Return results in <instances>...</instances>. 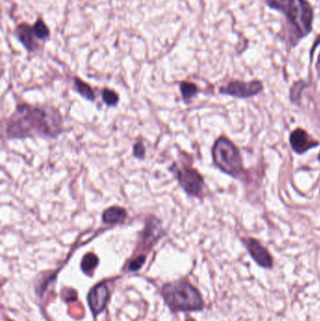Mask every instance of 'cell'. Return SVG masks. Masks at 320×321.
<instances>
[{"label": "cell", "mask_w": 320, "mask_h": 321, "mask_svg": "<svg viewBox=\"0 0 320 321\" xmlns=\"http://www.w3.org/2000/svg\"><path fill=\"white\" fill-rule=\"evenodd\" d=\"M32 28H33L34 35L37 39H45L49 37L50 31L48 27L45 25V23L42 19L37 20Z\"/></svg>", "instance_id": "5bb4252c"}, {"label": "cell", "mask_w": 320, "mask_h": 321, "mask_svg": "<svg viewBox=\"0 0 320 321\" xmlns=\"http://www.w3.org/2000/svg\"><path fill=\"white\" fill-rule=\"evenodd\" d=\"M98 264H99V259H98L97 255H95L94 254H87L82 259L81 268H82L85 273L89 274L90 272H92L96 269Z\"/></svg>", "instance_id": "7c38bea8"}, {"label": "cell", "mask_w": 320, "mask_h": 321, "mask_svg": "<svg viewBox=\"0 0 320 321\" xmlns=\"http://www.w3.org/2000/svg\"><path fill=\"white\" fill-rule=\"evenodd\" d=\"M212 157L222 171L237 177L243 171V159L235 145L226 137H220L212 149Z\"/></svg>", "instance_id": "277c9868"}, {"label": "cell", "mask_w": 320, "mask_h": 321, "mask_svg": "<svg viewBox=\"0 0 320 321\" xmlns=\"http://www.w3.org/2000/svg\"><path fill=\"white\" fill-rule=\"evenodd\" d=\"M266 3L285 13L294 28L295 39L305 37L312 30L313 10L306 0H266Z\"/></svg>", "instance_id": "7a4b0ae2"}, {"label": "cell", "mask_w": 320, "mask_h": 321, "mask_svg": "<svg viewBox=\"0 0 320 321\" xmlns=\"http://www.w3.org/2000/svg\"><path fill=\"white\" fill-rule=\"evenodd\" d=\"M246 247L251 256L259 266L270 269L272 267V257L268 250L254 238H248L245 240Z\"/></svg>", "instance_id": "52a82bcc"}, {"label": "cell", "mask_w": 320, "mask_h": 321, "mask_svg": "<svg viewBox=\"0 0 320 321\" xmlns=\"http://www.w3.org/2000/svg\"><path fill=\"white\" fill-rule=\"evenodd\" d=\"M163 296L173 310H201L204 305L197 288L186 281L167 284L163 288Z\"/></svg>", "instance_id": "3957f363"}, {"label": "cell", "mask_w": 320, "mask_h": 321, "mask_svg": "<svg viewBox=\"0 0 320 321\" xmlns=\"http://www.w3.org/2000/svg\"><path fill=\"white\" fill-rule=\"evenodd\" d=\"M133 153H134V156L137 157L139 159L144 158V156H145V147H144L143 143L138 142V143L134 145Z\"/></svg>", "instance_id": "ac0fdd59"}, {"label": "cell", "mask_w": 320, "mask_h": 321, "mask_svg": "<svg viewBox=\"0 0 320 321\" xmlns=\"http://www.w3.org/2000/svg\"><path fill=\"white\" fill-rule=\"evenodd\" d=\"M262 89L263 87L259 81H253L250 83L234 81L228 84L226 88L221 89V92L238 98H249L258 94Z\"/></svg>", "instance_id": "8992f818"}, {"label": "cell", "mask_w": 320, "mask_h": 321, "mask_svg": "<svg viewBox=\"0 0 320 321\" xmlns=\"http://www.w3.org/2000/svg\"><path fill=\"white\" fill-rule=\"evenodd\" d=\"M145 261H146V256H145V255H139L138 257H136L135 259H133V260L130 263V266H129L130 271H138L139 269H141V267L143 266Z\"/></svg>", "instance_id": "e0dca14e"}, {"label": "cell", "mask_w": 320, "mask_h": 321, "mask_svg": "<svg viewBox=\"0 0 320 321\" xmlns=\"http://www.w3.org/2000/svg\"><path fill=\"white\" fill-rule=\"evenodd\" d=\"M17 38L21 42V44L24 45V47L27 50L33 52L37 50L38 45L35 42V35H34L33 28L28 24H21L17 27L15 30Z\"/></svg>", "instance_id": "30bf717a"}, {"label": "cell", "mask_w": 320, "mask_h": 321, "mask_svg": "<svg viewBox=\"0 0 320 321\" xmlns=\"http://www.w3.org/2000/svg\"><path fill=\"white\" fill-rule=\"evenodd\" d=\"M181 91L183 95V99L185 101L192 99L194 95L197 92V88L196 86L193 83H189V82H183L181 84Z\"/></svg>", "instance_id": "9a60e30c"}, {"label": "cell", "mask_w": 320, "mask_h": 321, "mask_svg": "<svg viewBox=\"0 0 320 321\" xmlns=\"http://www.w3.org/2000/svg\"><path fill=\"white\" fill-rule=\"evenodd\" d=\"M62 119L56 111L22 105L7 123V135L23 138L32 135L53 137L61 133Z\"/></svg>", "instance_id": "6da1fadb"}, {"label": "cell", "mask_w": 320, "mask_h": 321, "mask_svg": "<svg viewBox=\"0 0 320 321\" xmlns=\"http://www.w3.org/2000/svg\"><path fill=\"white\" fill-rule=\"evenodd\" d=\"M186 321H194V320H193V318H191V317H188L187 319H186Z\"/></svg>", "instance_id": "d6986e66"}, {"label": "cell", "mask_w": 320, "mask_h": 321, "mask_svg": "<svg viewBox=\"0 0 320 321\" xmlns=\"http://www.w3.org/2000/svg\"><path fill=\"white\" fill-rule=\"evenodd\" d=\"M318 160L320 161V154H319V156H318Z\"/></svg>", "instance_id": "ffe728a7"}, {"label": "cell", "mask_w": 320, "mask_h": 321, "mask_svg": "<svg viewBox=\"0 0 320 321\" xmlns=\"http://www.w3.org/2000/svg\"><path fill=\"white\" fill-rule=\"evenodd\" d=\"M127 217V212L121 207H110L103 213V221L105 224L115 225L124 221Z\"/></svg>", "instance_id": "8fae6325"}, {"label": "cell", "mask_w": 320, "mask_h": 321, "mask_svg": "<svg viewBox=\"0 0 320 321\" xmlns=\"http://www.w3.org/2000/svg\"><path fill=\"white\" fill-rule=\"evenodd\" d=\"M74 84H75L76 90L83 96L84 98H86L87 100L89 101H93L95 99L93 90L90 88L89 84L80 80L79 78L74 79Z\"/></svg>", "instance_id": "4fadbf2b"}, {"label": "cell", "mask_w": 320, "mask_h": 321, "mask_svg": "<svg viewBox=\"0 0 320 321\" xmlns=\"http://www.w3.org/2000/svg\"><path fill=\"white\" fill-rule=\"evenodd\" d=\"M109 297L108 288L105 284H99L94 287L89 294V304L94 314H99L105 310Z\"/></svg>", "instance_id": "ba28073f"}, {"label": "cell", "mask_w": 320, "mask_h": 321, "mask_svg": "<svg viewBox=\"0 0 320 321\" xmlns=\"http://www.w3.org/2000/svg\"><path fill=\"white\" fill-rule=\"evenodd\" d=\"M290 144L292 146L293 150L298 154H302L310 150L311 148L316 147L318 145V142L314 141L310 137L309 134L304 130L298 129L291 133Z\"/></svg>", "instance_id": "9c48e42d"}, {"label": "cell", "mask_w": 320, "mask_h": 321, "mask_svg": "<svg viewBox=\"0 0 320 321\" xmlns=\"http://www.w3.org/2000/svg\"><path fill=\"white\" fill-rule=\"evenodd\" d=\"M177 177L188 194L196 196L202 192L204 179L196 170L184 167L177 172Z\"/></svg>", "instance_id": "5b68a950"}, {"label": "cell", "mask_w": 320, "mask_h": 321, "mask_svg": "<svg viewBox=\"0 0 320 321\" xmlns=\"http://www.w3.org/2000/svg\"><path fill=\"white\" fill-rule=\"evenodd\" d=\"M103 100L107 106H116L118 103V95L115 91L106 89L103 91Z\"/></svg>", "instance_id": "2e32d148"}]
</instances>
